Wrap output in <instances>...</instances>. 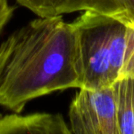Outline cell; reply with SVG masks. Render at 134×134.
Segmentation results:
<instances>
[{"instance_id":"1","label":"cell","mask_w":134,"mask_h":134,"mask_svg":"<svg viewBox=\"0 0 134 134\" xmlns=\"http://www.w3.org/2000/svg\"><path fill=\"white\" fill-rule=\"evenodd\" d=\"M81 85L76 33L63 15L39 17L0 44V107L21 113L30 100Z\"/></svg>"},{"instance_id":"2","label":"cell","mask_w":134,"mask_h":134,"mask_svg":"<svg viewBox=\"0 0 134 134\" xmlns=\"http://www.w3.org/2000/svg\"><path fill=\"white\" fill-rule=\"evenodd\" d=\"M78 41L81 88L111 86L134 76V23L86 10L71 22Z\"/></svg>"},{"instance_id":"3","label":"cell","mask_w":134,"mask_h":134,"mask_svg":"<svg viewBox=\"0 0 134 134\" xmlns=\"http://www.w3.org/2000/svg\"><path fill=\"white\" fill-rule=\"evenodd\" d=\"M70 131L75 134H119L113 86L79 88L69 108Z\"/></svg>"},{"instance_id":"4","label":"cell","mask_w":134,"mask_h":134,"mask_svg":"<svg viewBox=\"0 0 134 134\" xmlns=\"http://www.w3.org/2000/svg\"><path fill=\"white\" fill-rule=\"evenodd\" d=\"M17 2L38 17L92 10L130 20L126 8L118 0H17Z\"/></svg>"},{"instance_id":"5","label":"cell","mask_w":134,"mask_h":134,"mask_svg":"<svg viewBox=\"0 0 134 134\" xmlns=\"http://www.w3.org/2000/svg\"><path fill=\"white\" fill-rule=\"evenodd\" d=\"M61 114L46 112L21 115L12 112L0 115V134H70Z\"/></svg>"},{"instance_id":"6","label":"cell","mask_w":134,"mask_h":134,"mask_svg":"<svg viewBox=\"0 0 134 134\" xmlns=\"http://www.w3.org/2000/svg\"><path fill=\"white\" fill-rule=\"evenodd\" d=\"M112 86L115 91L119 134H134V76L122 78Z\"/></svg>"},{"instance_id":"7","label":"cell","mask_w":134,"mask_h":134,"mask_svg":"<svg viewBox=\"0 0 134 134\" xmlns=\"http://www.w3.org/2000/svg\"><path fill=\"white\" fill-rule=\"evenodd\" d=\"M14 7L10 6L8 0H0V35L14 14Z\"/></svg>"},{"instance_id":"8","label":"cell","mask_w":134,"mask_h":134,"mask_svg":"<svg viewBox=\"0 0 134 134\" xmlns=\"http://www.w3.org/2000/svg\"><path fill=\"white\" fill-rule=\"evenodd\" d=\"M127 10L130 19L134 23V0H118Z\"/></svg>"},{"instance_id":"9","label":"cell","mask_w":134,"mask_h":134,"mask_svg":"<svg viewBox=\"0 0 134 134\" xmlns=\"http://www.w3.org/2000/svg\"><path fill=\"white\" fill-rule=\"evenodd\" d=\"M16 1H17V0H16Z\"/></svg>"}]
</instances>
